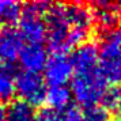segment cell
Instances as JSON below:
<instances>
[{
    "label": "cell",
    "mask_w": 121,
    "mask_h": 121,
    "mask_svg": "<svg viewBox=\"0 0 121 121\" xmlns=\"http://www.w3.org/2000/svg\"><path fill=\"white\" fill-rule=\"evenodd\" d=\"M94 23V14L83 4L57 3L48 7L45 14L46 42L53 55L67 52L86 42Z\"/></svg>",
    "instance_id": "6da1fadb"
},
{
    "label": "cell",
    "mask_w": 121,
    "mask_h": 121,
    "mask_svg": "<svg viewBox=\"0 0 121 121\" xmlns=\"http://www.w3.org/2000/svg\"><path fill=\"white\" fill-rule=\"evenodd\" d=\"M69 91L80 106L87 109L98 106L108 93V82L102 76L98 64L73 68Z\"/></svg>",
    "instance_id": "7a4b0ae2"
},
{
    "label": "cell",
    "mask_w": 121,
    "mask_h": 121,
    "mask_svg": "<svg viewBox=\"0 0 121 121\" xmlns=\"http://www.w3.org/2000/svg\"><path fill=\"white\" fill-rule=\"evenodd\" d=\"M98 50V67L105 80L121 82V30L113 29L104 35Z\"/></svg>",
    "instance_id": "3957f363"
},
{
    "label": "cell",
    "mask_w": 121,
    "mask_h": 121,
    "mask_svg": "<svg viewBox=\"0 0 121 121\" xmlns=\"http://www.w3.org/2000/svg\"><path fill=\"white\" fill-rule=\"evenodd\" d=\"M48 7L44 1H31L22 7L17 30L25 44H42L45 41V14Z\"/></svg>",
    "instance_id": "277c9868"
},
{
    "label": "cell",
    "mask_w": 121,
    "mask_h": 121,
    "mask_svg": "<svg viewBox=\"0 0 121 121\" xmlns=\"http://www.w3.org/2000/svg\"><path fill=\"white\" fill-rule=\"evenodd\" d=\"M46 90V83L39 73L26 71L17 73V94L21 98L19 101L35 108L45 102Z\"/></svg>",
    "instance_id": "5b68a950"
},
{
    "label": "cell",
    "mask_w": 121,
    "mask_h": 121,
    "mask_svg": "<svg viewBox=\"0 0 121 121\" xmlns=\"http://www.w3.org/2000/svg\"><path fill=\"white\" fill-rule=\"evenodd\" d=\"M73 75L71 57L67 55H53L48 57V61L44 67V80L50 87L65 86L71 82Z\"/></svg>",
    "instance_id": "8992f818"
},
{
    "label": "cell",
    "mask_w": 121,
    "mask_h": 121,
    "mask_svg": "<svg viewBox=\"0 0 121 121\" xmlns=\"http://www.w3.org/2000/svg\"><path fill=\"white\" fill-rule=\"evenodd\" d=\"M23 45L25 42L17 29H0V64L12 65V63L18 60Z\"/></svg>",
    "instance_id": "52a82bcc"
},
{
    "label": "cell",
    "mask_w": 121,
    "mask_h": 121,
    "mask_svg": "<svg viewBox=\"0 0 121 121\" xmlns=\"http://www.w3.org/2000/svg\"><path fill=\"white\" fill-rule=\"evenodd\" d=\"M18 61L21 63L23 71L39 73L48 61V52L42 44H25Z\"/></svg>",
    "instance_id": "ba28073f"
},
{
    "label": "cell",
    "mask_w": 121,
    "mask_h": 121,
    "mask_svg": "<svg viewBox=\"0 0 121 121\" xmlns=\"http://www.w3.org/2000/svg\"><path fill=\"white\" fill-rule=\"evenodd\" d=\"M17 94V72L12 65L0 64V102L11 101Z\"/></svg>",
    "instance_id": "9c48e42d"
},
{
    "label": "cell",
    "mask_w": 121,
    "mask_h": 121,
    "mask_svg": "<svg viewBox=\"0 0 121 121\" xmlns=\"http://www.w3.org/2000/svg\"><path fill=\"white\" fill-rule=\"evenodd\" d=\"M97 10L94 12V19H97L99 26L104 30H113L117 25L118 14H117V4L110 1H99L95 3Z\"/></svg>",
    "instance_id": "30bf717a"
},
{
    "label": "cell",
    "mask_w": 121,
    "mask_h": 121,
    "mask_svg": "<svg viewBox=\"0 0 121 121\" xmlns=\"http://www.w3.org/2000/svg\"><path fill=\"white\" fill-rule=\"evenodd\" d=\"M71 99H72V94L69 91V88L65 87V86L49 87L46 90L45 102L48 104L49 109L64 110L68 106H71Z\"/></svg>",
    "instance_id": "8fae6325"
},
{
    "label": "cell",
    "mask_w": 121,
    "mask_h": 121,
    "mask_svg": "<svg viewBox=\"0 0 121 121\" xmlns=\"http://www.w3.org/2000/svg\"><path fill=\"white\" fill-rule=\"evenodd\" d=\"M21 11V3L14 0H0V29L12 27V25L18 22Z\"/></svg>",
    "instance_id": "7c38bea8"
},
{
    "label": "cell",
    "mask_w": 121,
    "mask_h": 121,
    "mask_svg": "<svg viewBox=\"0 0 121 121\" xmlns=\"http://www.w3.org/2000/svg\"><path fill=\"white\" fill-rule=\"evenodd\" d=\"M7 121H37V112L22 101H14L7 108Z\"/></svg>",
    "instance_id": "4fadbf2b"
},
{
    "label": "cell",
    "mask_w": 121,
    "mask_h": 121,
    "mask_svg": "<svg viewBox=\"0 0 121 121\" xmlns=\"http://www.w3.org/2000/svg\"><path fill=\"white\" fill-rule=\"evenodd\" d=\"M83 121H113L110 112L104 106H94L83 114Z\"/></svg>",
    "instance_id": "5bb4252c"
},
{
    "label": "cell",
    "mask_w": 121,
    "mask_h": 121,
    "mask_svg": "<svg viewBox=\"0 0 121 121\" xmlns=\"http://www.w3.org/2000/svg\"><path fill=\"white\" fill-rule=\"evenodd\" d=\"M104 101L106 106H109L112 109H116L118 113H121V88L108 91L106 95L104 97Z\"/></svg>",
    "instance_id": "9a60e30c"
},
{
    "label": "cell",
    "mask_w": 121,
    "mask_h": 121,
    "mask_svg": "<svg viewBox=\"0 0 121 121\" xmlns=\"http://www.w3.org/2000/svg\"><path fill=\"white\" fill-rule=\"evenodd\" d=\"M63 121H83V113L76 106H68L63 110Z\"/></svg>",
    "instance_id": "2e32d148"
},
{
    "label": "cell",
    "mask_w": 121,
    "mask_h": 121,
    "mask_svg": "<svg viewBox=\"0 0 121 121\" xmlns=\"http://www.w3.org/2000/svg\"><path fill=\"white\" fill-rule=\"evenodd\" d=\"M0 121H7V108L0 102Z\"/></svg>",
    "instance_id": "e0dca14e"
},
{
    "label": "cell",
    "mask_w": 121,
    "mask_h": 121,
    "mask_svg": "<svg viewBox=\"0 0 121 121\" xmlns=\"http://www.w3.org/2000/svg\"><path fill=\"white\" fill-rule=\"evenodd\" d=\"M120 121H121V120H120Z\"/></svg>",
    "instance_id": "ac0fdd59"
}]
</instances>
